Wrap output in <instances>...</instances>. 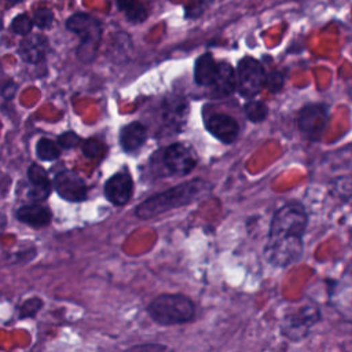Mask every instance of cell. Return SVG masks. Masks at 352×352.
Instances as JSON below:
<instances>
[{"label":"cell","mask_w":352,"mask_h":352,"mask_svg":"<svg viewBox=\"0 0 352 352\" xmlns=\"http://www.w3.org/2000/svg\"><path fill=\"white\" fill-rule=\"evenodd\" d=\"M216 72H217V62L213 59V56L209 52L201 55L195 62V69H194L195 82L204 87H210L216 76Z\"/></svg>","instance_id":"ac0fdd59"},{"label":"cell","mask_w":352,"mask_h":352,"mask_svg":"<svg viewBox=\"0 0 352 352\" xmlns=\"http://www.w3.org/2000/svg\"><path fill=\"white\" fill-rule=\"evenodd\" d=\"M54 187L59 197L69 202H81L87 198L84 180L73 170H62L54 177Z\"/></svg>","instance_id":"9c48e42d"},{"label":"cell","mask_w":352,"mask_h":352,"mask_svg":"<svg viewBox=\"0 0 352 352\" xmlns=\"http://www.w3.org/2000/svg\"><path fill=\"white\" fill-rule=\"evenodd\" d=\"M6 226H7V217H6V214L0 213V235L3 234Z\"/></svg>","instance_id":"f1b7e54d"},{"label":"cell","mask_w":352,"mask_h":352,"mask_svg":"<svg viewBox=\"0 0 352 352\" xmlns=\"http://www.w3.org/2000/svg\"><path fill=\"white\" fill-rule=\"evenodd\" d=\"M188 110H190L188 102L182 95L170 94L165 96L162 102L164 121L169 128L175 131H180L182 126L186 124L188 117Z\"/></svg>","instance_id":"8fae6325"},{"label":"cell","mask_w":352,"mask_h":352,"mask_svg":"<svg viewBox=\"0 0 352 352\" xmlns=\"http://www.w3.org/2000/svg\"><path fill=\"white\" fill-rule=\"evenodd\" d=\"M106 198L116 206L129 202L133 192V180L126 170H121L110 176L103 187Z\"/></svg>","instance_id":"30bf717a"},{"label":"cell","mask_w":352,"mask_h":352,"mask_svg":"<svg viewBox=\"0 0 352 352\" xmlns=\"http://www.w3.org/2000/svg\"><path fill=\"white\" fill-rule=\"evenodd\" d=\"M320 320V309L315 304H305L298 308L290 309L280 322L282 334L293 341L298 342L304 340L311 329Z\"/></svg>","instance_id":"5b68a950"},{"label":"cell","mask_w":352,"mask_h":352,"mask_svg":"<svg viewBox=\"0 0 352 352\" xmlns=\"http://www.w3.org/2000/svg\"><path fill=\"white\" fill-rule=\"evenodd\" d=\"M236 74V87L243 98L256 96L265 84V70L263 65L250 56L239 60Z\"/></svg>","instance_id":"8992f818"},{"label":"cell","mask_w":352,"mask_h":352,"mask_svg":"<svg viewBox=\"0 0 352 352\" xmlns=\"http://www.w3.org/2000/svg\"><path fill=\"white\" fill-rule=\"evenodd\" d=\"M81 150L87 158H102L106 153V146L99 139L91 138L84 140Z\"/></svg>","instance_id":"7402d4cb"},{"label":"cell","mask_w":352,"mask_h":352,"mask_svg":"<svg viewBox=\"0 0 352 352\" xmlns=\"http://www.w3.org/2000/svg\"><path fill=\"white\" fill-rule=\"evenodd\" d=\"M66 29L80 37L77 58L81 62H92L102 38L100 21L87 12H77L66 21Z\"/></svg>","instance_id":"277c9868"},{"label":"cell","mask_w":352,"mask_h":352,"mask_svg":"<svg viewBox=\"0 0 352 352\" xmlns=\"http://www.w3.org/2000/svg\"><path fill=\"white\" fill-rule=\"evenodd\" d=\"M16 219L28 226L32 227H44L51 223L52 220V213L51 210L40 204H32V205H23L21 206L16 213Z\"/></svg>","instance_id":"e0dca14e"},{"label":"cell","mask_w":352,"mask_h":352,"mask_svg":"<svg viewBox=\"0 0 352 352\" xmlns=\"http://www.w3.org/2000/svg\"><path fill=\"white\" fill-rule=\"evenodd\" d=\"M10 4H15V3H21V1H23V0H7Z\"/></svg>","instance_id":"f546056e"},{"label":"cell","mask_w":352,"mask_h":352,"mask_svg":"<svg viewBox=\"0 0 352 352\" xmlns=\"http://www.w3.org/2000/svg\"><path fill=\"white\" fill-rule=\"evenodd\" d=\"M205 126L212 136L223 143H232L239 135V125L236 120L223 113L209 116L205 121Z\"/></svg>","instance_id":"7c38bea8"},{"label":"cell","mask_w":352,"mask_h":352,"mask_svg":"<svg viewBox=\"0 0 352 352\" xmlns=\"http://www.w3.org/2000/svg\"><path fill=\"white\" fill-rule=\"evenodd\" d=\"M164 165L173 175L184 176L197 165V155L186 143H173L164 151Z\"/></svg>","instance_id":"ba28073f"},{"label":"cell","mask_w":352,"mask_h":352,"mask_svg":"<svg viewBox=\"0 0 352 352\" xmlns=\"http://www.w3.org/2000/svg\"><path fill=\"white\" fill-rule=\"evenodd\" d=\"M243 111L246 117L253 122L263 121L268 114V107L264 102L260 100H248L243 106Z\"/></svg>","instance_id":"44dd1931"},{"label":"cell","mask_w":352,"mask_h":352,"mask_svg":"<svg viewBox=\"0 0 352 352\" xmlns=\"http://www.w3.org/2000/svg\"><path fill=\"white\" fill-rule=\"evenodd\" d=\"M296 122L305 138L319 140L329 122V106L324 103L305 104L298 111Z\"/></svg>","instance_id":"52a82bcc"},{"label":"cell","mask_w":352,"mask_h":352,"mask_svg":"<svg viewBox=\"0 0 352 352\" xmlns=\"http://www.w3.org/2000/svg\"><path fill=\"white\" fill-rule=\"evenodd\" d=\"M148 316L160 326H175L191 322L195 316L194 301L180 293H164L154 297L147 308Z\"/></svg>","instance_id":"3957f363"},{"label":"cell","mask_w":352,"mask_h":352,"mask_svg":"<svg viewBox=\"0 0 352 352\" xmlns=\"http://www.w3.org/2000/svg\"><path fill=\"white\" fill-rule=\"evenodd\" d=\"M80 142H81L80 136H78L77 133H74L73 131L63 132V133L59 135V138H58V146H60L62 148H73V147H76Z\"/></svg>","instance_id":"4316f807"},{"label":"cell","mask_w":352,"mask_h":352,"mask_svg":"<svg viewBox=\"0 0 352 352\" xmlns=\"http://www.w3.org/2000/svg\"><path fill=\"white\" fill-rule=\"evenodd\" d=\"M146 138L147 129L139 121L129 122L120 131V144L125 153L136 151L146 142Z\"/></svg>","instance_id":"2e32d148"},{"label":"cell","mask_w":352,"mask_h":352,"mask_svg":"<svg viewBox=\"0 0 352 352\" xmlns=\"http://www.w3.org/2000/svg\"><path fill=\"white\" fill-rule=\"evenodd\" d=\"M308 216L302 204L292 201L278 208L270 224L267 243L263 249L265 260L280 268L297 264L304 254V234Z\"/></svg>","instance_id":"6da1fadb"},{"label":"cell","mask_w":352,"mask_h":352,"mask_svg":"<svg viewBox=\"0 0 352 352\" xmlns=\"http://www.w3.org/2000/svg\"><path fill=\"white\" fill-rule=\"evenodd\" d=\"M283 76L279 72H272L271 74L265 76V82L268 84L272 92H278L283 87Z\"/></svg>","instance_id":"83f0119b"},{"label":"cell","mask_w":352,"mask_h":352,"mask_svg":"<svg viewBox=\"0 0 352 352\" xmlns=\"http://www.w3.org/2000/svg\"><path fill=\"white\" fill-rule=\"evenodd\" d=\"M43 307V300L40 297L28 298L19 308V318L34 316Z\"/></svg>","instance_id":"d4e9b609"},{"label":"cell","mask_w":352,"mask_h":352,"mask_svg":"<svg viewBox=\"0 0 352 352\" xmlns=\"http://www.w3.org/2000/svg\"><path fill=\"white\" fill-rule=\"evenodd\" d=\"M48 51V41L41 34H30L19 44V56L29 63H38L43 60Z\"/></svg>","instance_id":"5bb4252c"},{"label":"cell","mask_w":352,"mask_h":352,"mask_svg":"<svg viewBox=\"0 0 352 352\" xmlns=\"http://www.w3.org/2000/svg\"><path fill=\"white\" fill-rule=\"evenodd\" d=\"M214 96H228L236 88V74L234 67L227 62L217 63V72L210 85Z\"/></svg>","instance_id":"9a60e30c"},{"label":"cell","mask_w":352,"mask_h":352,"mask_svg":"<svg viewBox=\"0 0 352 352\" xmlns=\"http://www.w3.org/2000/svg\"><path fill=\"white\" fill-rule=\"evenodd\" d=\"M124 352H173V349H170L168 345L158 342H144L132 345L126 348Z\"/></svg>","instance_id":"484cf974"},{"label":"cell","mask_w":352,"mask_h":352,"mask_svg":"<svg viewBox=\"0 0 352 352\" xmlns=\"http://www.w3.org/2000/svg\"><path fill=\"white\" fill-rule=\"evenodd\" d=\"M33 28V21L28 14H19L11 22V30L21 36H28Z\"/></svg>","instance_id":"603a6c76"},{"label":"cell","mask_w":352,"mask_h":352,"mask_svg":"<svg viewBox=\"0 0 352 352\" xmlns=\"http://www.w3.org/2000/svg\"><path fill=\"white\" fill-rule=\"evenodd\" d=\"M28 179L30 183L28 188V198L33 204H38L47 199L52 186L45 169L38 164H32L28 169Z\"/></svg>","instance_id":"4fadbf2b"},{"label":"cell","mask_w":352,"mask_h":352,"mask_svg":"<svg viewBox=\"0 0 352 352\" xmlns=\"http://www.w3.org/2000/svg\"><path fill=\"white\" fill-rule=\"evenodd\" d=\"M36 154L43 161H54L60 155V148L55 142L41 138L36 144Z\"/></svg>","instance_id":"ffe728a7"},{"label":"cell","mask_w":352,"mask_h":352,"mask_svg":"<svg viewBox=\"0 0 352 352\" xmlns=\"http://www.w3.org/2000/svg\"><path fill=\"white\" fill-rule=\"evenodd\" d=\"M118 10L125 14L128 21L139 23L147 18V10L139 0H116Z\"/></svg>","instance_id":"d6986e66"},{"label":"cell","mask_w":352,"mask_h":352,"mask_svg":"<svg viewBox=\"0 0 352 352\" xmlns=\"http://www.w3.org/2000/svg\"><path fill=\"white\" fill-rule=\"evenodd\" d=\"M210 190L212 184L202 179H194L180 183L144 199L136 206L135 216L142 220H150L172 209L190 205L208 195Z\"/></svg>","instance_id":"7a4b0ae2"},{"label":"cell","mask_w":352,"mask_h":352,"mask_svg":"<svg viewBox=\"0 0 352 352\" xmlns=\"http://www.w3.org/2000/svg\"><path fill=\"white\" fill-rule=\"evenodd\" d=\"M33 23L40 28V29H48L52 22H54V14L50 8H38L34 14H33V18H32Z\"/></svg>","instance_id":"cb8c5ba5"}]
</instances>
